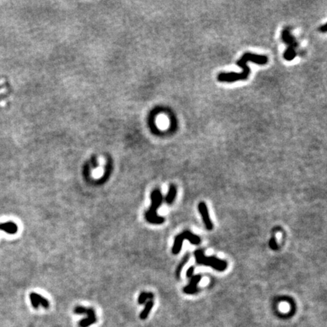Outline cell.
Segmentation results:
<instances>
[{"label": "cell", "mask_w": 327, "mask_h": 327, "mask_svg": "<svg viewBox=\"0 0 327 327\" xmlns=\"http://www.w3.org/2000/svg\"><path fill=\"white\" fill-rule=\"evenodd\" d=\"M254 62L257 65H264L268 62V58L266 55H257L251 52H246L241 57V58L237 62V65L240 66L243 69L242 73H220L217 76V80L219 82H225V83H233V82L239 81V80H246L249 76L250 71L249 67L247 65V62Z\"/></svg>", "instance_id": "1"}, {"label": "cell", "mask_w": 327, "mask_h": 327, "mask_svg": "<svg viewBox=\"0 0 327 327\" xmlns=\"http://www.w3.org/2000/svg\"><path fill=\"white\" fill-rule=\"evenodd\" d=\"M196 260L199 265L209 266L218 271H224L227 267V263L214 256H205L202 250H196L194 253Z\"/></svg>", "instance_id": "3"}, {"label": "cell", "mask_w": 327, "mask_h": 327, "mask_svg": "<svg viewBox=\"0 0 327 327\" xmlns=\"http://www.w3.org/2000/svg\"><path fill=\"white\" fill-rule=\"evenodd\" d=\"M189 253L188 254H186L185 256H184L183 258L182 259L181 262H180V264H179L178 267H177V268H176V278H177V279L180 278V273H181V272H182V270H183L184 265H185V264L189 261Z\"/></svg>", "instance_id": "13"}, {"label": "cell", "mask_w": 327, "mask_h": 327, "mask_svg": "<svg viewBox=\"0 0 327 327\" xmlns=\"http://www.w3.org/2000/svg\"><path fill=\"white\" fill-rule=\"evenodd\" d=\"M184 239H187L193 245H198L201 242V239L197 235H195L189 230L183 231V233L176 235V238L174 239V242L172 248V253L174 255H177L180 253Z\"/></svg>", "instance_id": "4"}, {"label": "cell", "mask_w": 327, "mask_h": 327, "mask_svg": "<svg viewBox=\"0 0 327 327\" xmlns=\"http://www.w3.org/2000/svg\"><path fill=\"white\" fill-rule=\"evenodd\" d=\"M87 310H88V307L83 306H77L74 309V313L75 314H77V315H81V314H86L87 315Z\"/></svg>", "instance_id": "15"}, {"label": "cell", "mask_w": 327, "mask_h": 327, "mask_svg": "<svg viewBox=\"0 0 327 327\" xmlns=\"http://www.w3.org/2000/svg\"><path fill=\"white\" fill-rule=\"evenodd\" d=\"M194 271H195V267H193V266H191L190 267L188 268V270H187V271H186V276H187V277H188V278L192 277V276H193Z\"/></svg>", "instance_id": "18"}, {"label": "cell", "mask_w": 327, "mask_h": 327, "mask_svg": "<svg viewBox=\"0 0 327 327\" xmlns=\"http://www.w3.org/2000/svg\"><path fill=\"white\" fill-rule=\"evenodd\" d=\"M154 298V294L152 292H142L139 294L138 297V301L139 305H144L147 302V301L149 300H153Z\"/></svg>", "instance_id": "11"}, {"label": "cell", "mask_w": 327, "mask_h": 327, "mask_svg": "<svg viewBox=\"0 0 327 327\" xmlns=\"http://www.w3.org/2000/svg\"><path fill=\"white\" fill-rule=\"evenodd\" d=\"M282 37H283L284 42H285V43L288 45V49L284 53V58L288 61H292L296 55L295 51V46L297 44L295 43L294 39L291 36L288 29H284L283 30Z\"/></svg>", "instance_id": "5"}, {"label": "cell", "mask_w": 327, "mask_h": 327, "mask_svg": "<svg viewBox=\"0 0 327 327\" xmlns=\"http://www.w3.org/2000/svg\"><path fill=\"white\" fill-rule=\"evenodd\" d=\"M201 280V275H196V276H192L190 279V282H189V285H187L186 286L183 288V292L186 294L189 295H192L195 293H197L199 289H198L197 284L199 283Z\"/></svg>", "instance_id": "7"}, {"label": "cell", "mask_w": 327, "mask_h": 327, "mask_svg": "<svg viewBox=\"0 0 327 327\" xmlns=\"http://www.w3.org/2000/svg\"><path fill=\"white\" fill-rule=\"evenodd\" d=\"M269 246L271 249L273 250H277L278 249V245L276 242V238H275V235H273L272 238L270 239L269 242Z\"/></svg>", "instance_id": "16"}, {"label": "cell", "mask_w": 327, "mask_h": 327, "mask_svg": "<svg viewBox=\"0 0 327 327\" xmlns=\"http://www.w3.org/2000/svg\"><path fill=\"white\" fill-rule=\"evenodd\" d=\"M98 319L96 317H85L83 319L80 320L78 323V326L80 327H88L91 325L94 324L97 322Z\"/></svg>", "instance_id": "12"}, {"label": "cell", "mask_w": 327, "mask_h": 327, "mask_svg": "<svg viewBox=\"0 0 327 327\" xmlns=\"http://www.w3.org/2000/svg\"><path fill=\"white\" fill-rule=\"evenodd\" d=\"M198 211H199L200 214H201V217H202L203 222L205 223V227L208 230H212L214 228L213 223L211 222L210 219V216H209V212L208 207H207L206 204L203 201L200 202L198 204Z\"/></svg>", "instance_id": "6"}, {"label": "cell", "mask_w": 327, "mask_h": 327, "mask_svg": "<svg viewBox=\"0 0 327 327\" xmlns=\"http://www.w3.org/2000/svg\"><path fill=\"white\" fill-rule=\"evenodd\" d=\"M319 30H320V31L322 32V33H326V24H324L323 25V26L320 27Z\"/></svg>", "instance_id": "19"}, {"label": "cell", "mask_w": 327, "mask_h": 327, "mask_svg": "<svg viewBox=\"0 0 327 327\" xmlns=\"http://www.w3.org/2000/svg\"><path fill=\"white\" fill-rule=\"evenodd\" d=\"M153 307H154L153 300H149V301H148L146 303L144 309L142 310V311L141 312L140 315H139V318H140L141 320L147 319V317H149V313L151 312V309H152Z\"/></svg>", "instance_id": "10"}, {"label": "cell", "mask_w": 327, "mask_h": 327, "mask_svg": "<svg viewBox=\"0 0 327 327\" xmlns=\"http://www.w3.org/2000/svg\"><path fill=\"white\" fill-rule=\"evenodd\" d=\"M176 192H177L176 187L175 186L174 184H171L169 187L168 192H167V196H166L165 198H164L165 202L167 203V205H171V204L174 202L175 198H176Z\"/></svg>", "instance_id": "9"}, {"label": "cell", "mask_w": 327, "mask_h": 327, "mask_svg": "<svg viewBox=\"0 0 327 327\" xmlns=\"http://www.w3.org/2000/svg\"><path fill=\"white\" fill-rule=\"evenodd\" d=\"M33 296H34L36 300L37 301V302L39 303V305H42L44 308L48 309L49 307V302L47 299H46L44 297H42V295H40V294H37V293L33 292Z\"/></svg>", "instance_id": "14"}, {"label": "cell", "mask_w": 327, "mask_h": 327, "mask_svg": "<svg viewBox=\"0 0 327 327\" xmlns=\"http://www.w3.org/2000/svg\"><path fill=\"white\" fill-rule=\"evenodd\" d=\"M151 198V206L147 211L145 212V218L146 220L152 224H161L165 221V218L157 214L156 211L161 205L164 201L163 195L159 189H155L150 195Z\"/></svg>", "instance_id": "2"}, {"label": "cell", "mask_w": 327, "mask_h": 327, "mask_svg": "<svg viewBox=\"0 0 327 327\" xmlns=\"http://www.w3.org/2000/svg\"><path fill=\"white\" fill-rule=\"evenodd\" d=\"M0 230L5 232V233L8 234H14L17 233V230H18V227H17V224L14 222H5V223H0Z\"/></svg>", "instance_id": "8"}, {"label": "cell", "mask_w": 327, "mask_h": 327, "mask_svg": "<svg viewBox=\"0 0 327 327\" xmlns=\"http://www.w3.org/2000/svg\"><path fill=\"white\" fill-rule=\"evenodd\" d=\"M30 301H31V305H32V306H33V308L38 309L39 307H40V305H39V303L37 302V301L36 300L35 297L33 296V292H31L30 294Z\"/></svg>", "instance_id": "17"}]
</instances>
